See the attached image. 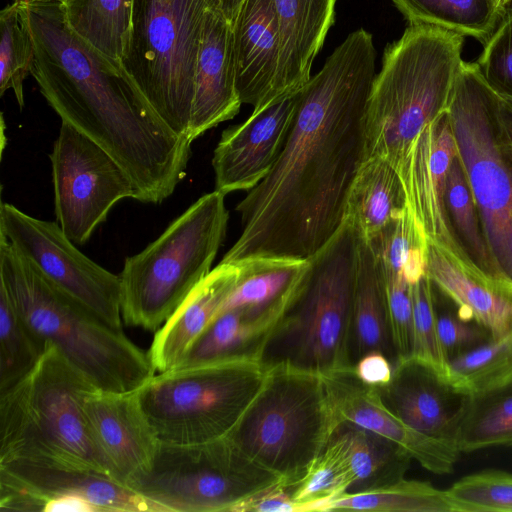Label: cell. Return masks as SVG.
Masks as SVG:
<instances>
[{"instance_id": "cell-1", "label": "cell", "mask_w": 512, "mask_h": 512, "mask_svg": "<svg viewBox=\"0 0 512 512\" xmlns=\"http://www.w3.org/2000/svg\"><path fill=\"white\" fill-rule=\"evenodd\" d=\"M372 35L350 33L298 91L294 119L267 176L238 203L242 230L222 263L309 259L345 218L366 159L365 117L376 76Z\"/></svg>"}, {"instance_id": "cell-2", "label": "cell", "mask_w": 512, "mask_h": 512, "mask_svg": "<svg viewBox=\"0 0 512 512\" xmlns=\"http://www.w3.org/2000/svg\"><path fill=\"white\" fill-rule=\"evenodd\" d=\"M34 42L31 74L51 108L108 152L136 200L159 204L186 175L191 141L174 132L125 72L79 36L58 0H19Z\"/></svg>"}, {"instance_id": "cell-3", "label": "cell", "mask_w": 512, "mask_h": 512, "mask_svg": "<svg viewBox=\"0 0 512 512\" xmlns=\"http://www.w3.org/2000/svg\"><path fill=\"white\" fill-rule=\"evenodd\" d=\"M0 285L17 313L45 344L98 390L135 391L155 375L148 353L55 286L0 235Z\"/></svg>"}, {"instance_id": "cell-4", "label": "cell", "mask_w": 512, "mask_h": 512, "mask_svg": "<svg viewBox=\"0 0 512 512\" xmlns=\"http://www.w3.org/2000/svg\"><path fill=\"white\" fill-rule=\"evenodd\" d=\"M463 45L458 33L409 25L387 46L367 104L366 158H384L398 172L421 131L447 110Z\"/></svg>"}, {"instance_id": "cell-5", "label": "cell", "mask_w": 512, "mask_h": 512, "mask_svg": "<svg viewBox=\"0 0 512 512\" xmlns=\"http://www.w3.org/2000/svg\"><path fill=\"white\" fill-rule=\"evenodd\" d=\"M359 235L344 219L309 258L310 267L257 355L266 369L321 376L351 369L348 349L358 264Z\"/></svg>"}, {"instance_id": "cell-6", "label": "cell", "mask_w": 512, "mask_h": 512, "mask_svg": "<svg viewBox=\"0 0 512 512\" xmlns=\"http://www.w3.org/2000/svg\"><path fill=\"white\" fill-rule=\"evenodd\" d=\"M95 390L47 343L35 367L0 393V463L24 460L111 477L83 410L85 396Z\"/></svg>"}, {"instance_id": "cell-7", "label": "cell", "mask_w": 512, "mask_h": 512, "mask_svg": "<svg viewBox=\"0 0 512 512\" xmlns=\"http://www.w3.org/2000/svg\"><path fill=\"white\" fill-rule=\"evenodd\" d=\"M225 194H204L141 252L126 258L120 276L126 325L157 331L211 272L225 238Z\"/></svg>"}, {"instance_id": "cell-8", "label": "cell", "mask_w": 512, "mask_h": 512, "mask_svg": "<svg viewBox=\"0 0 512 512\" xmlns=\"http://www.w3.org/2000/svg\"><path fill=\"white\" fill-rule=\"evenodd\" d=\"M338 424L321 375L271 369L227 437L292 489L324 452Z\"/></svg>"}, {"instance_id": "cell-9", "label": "cell", "mask_w": 512, "mask_h": 512, "mask_svg": "<svg viewBox=\"0 0 512 512\" xmlns=\"http://www.w3.org/2000/svg\"><path fill=\"white\" fill-rule=\"evenodd\" d=\"M267 370L252 358L174 367L138 388L159 441L202 443L227 436L258 391Z\"/></svg>"}, {"instance_id": "cell-10", "label": "cell", "mask_w": 512, "mask_h": 512, "mask_svg": "<svg viewBox=\"0 0 512 512\" xmlns=\"http://www.w3.org/2000/svg\"><path fill=\"white\" fill-rule=\"evenodd\" d=\"M205 10L202 0H134L120 62L160 118L189 141Z\"/></svg>"}, {"instance_id": "cell-11", "label": "cell", "mask_w": 512, "mask_h": 512, "mask_svg": "<svg viewBox=\"0 0 512 512\" xmlns=\"http://www.w3.org/2000/svg\"><path fill=\"white\" fill-rule=\"evenodd\" d=\"M497 102L476 62L463 61L447 112L485 240L512 281V153L498 126Z\"/></svg>"}, {"instance_id": "cell-12", "label": "cell", "mask_w": 512, "mask_h": 512, "mask_svg": "<svg viewBox=\"0 0 512 512\" xmlns=\"http://www.w3.org/2000/svg\"><path fill=\"white\" fill-rule=\"evenodd\" d=\"M282 483L227 436L192 444L159 441L150 465L126 486L160 512H234L243 501Z\"/></svg>"}, {"instance_id": "cell-13", "label": "cell", "mask_w": 512, "mask_h": 512, "mask_svg": "<svg viewBox=\"0 0 512 512\" xmlns=\"http://www.w3.org/2000/svg\"><path fill=\"white\" fill-rule=\"evenodd\" d=\"M58 225L75 244H84L135 186L118 162L83 133L62 122L50 154Z\"/></svg>"}, {"instance_id": "cell-14", "label": "cell", "mask_w": 512, "mask_h": 512, "mask_svg": "<svg viewBox=\"0 0 512 512\" xmlns=\"http://www.w3.org/2000/svg\"><path fill=\"white\" fill-rule=\"evenodd\" d=\"M0 235L61 291L110 326L122 329L120 276L80 252L58 223L2 202Z\"/></svg>"}, {"instance_id": "cell-15", "label": "cell", "mask_w": 512, "mask_h": 512, "mask_svg": "<svg viewBox=\"0 0 512 512\" xmlns=\"http://www.w3.org/2000/svg\"><path fill=\"white\" fill-rule=\"evenodd\" d=\"M71 496L99 512H160L106 474L24 460L0 463V511L47 512L53 501Z\"/></svg>"}, {"instance_id": "cell-16", "label": "cell", "mask_w": 512, "mask_h": 512, "mask_svg": "<svg viewBox=\"0 0 512 512\" xmlns=\"http://www.w3.org/2000/svg\"><path fill=\"white\" fill-rule=\"evenodd\" d=\"M456 155L446 110L421 131L398 174L407 207L426 240L440 246L459 264L478 270L459 244L446 209V178Z\"/></svg>"}, {"instance_id": "cell-17", "label": "cell", "mask_w": 512, "mask_h": 512, "mask_svg": "<svg viewBox=\"0 0 512 512\" xmlns=\"http://www.w3.org/2000/svg\"><path fill=\"white\" fill-rule=\"evenodd\" d=\"M298 91L253 111L243 123L225 129L214 150L215 190L250 191L270 172L288 137Z\"/></svg>"}, {"instance_id": "cell-18", "label": "cell", "mask_w": 512, "mask_h": 512, "mask_svg": "<svg viewBox=\"0 0 512 512\" xmlns=\"http://www.w3.org/2000/svg\"><path fill=\"white\" fill-rule=\"evenodd\" d=\"M375 389L383 405L406 425L455 444L469 394L441 369L413 355L402 358L393 364L390 381Z\"/></svg>"}, {"instance_id": "cell-19", "label": "cell", "mask_w": 512, "mask_h": 512, "mask_svg": "<svg viewBox=\"0 0 512 512\" xmlns=\"http://www.w3.org/2000/svg\"><path fill=\"white\" fill-rule=\"evenodd\" d=\"M322 377L339 423L354 424L395 442L432 473H452L461 454L454 443L406 425L383 405L376 389L362 383L352 369Z\"/></svg>"}, {"instance_id": "cell-20", "label": "cell", "mask_w": 512, "mask_h": 512, "mask_svg": "<svg viewBox=\"0 0 512 512\" xmlns=\"http://www.w3.org/2000/svg\"><path fill=\"white\" fill-rule=\"evenodd\" d=\"M83 410L111 477L126 486L133 476L150 465L159 444L137 391L95 390L85 396Z\"/></svg>"}, {"instance_id": "cell-21", "label": "cell", "mask_w": 512, "mask_h": 512, "mask_svg": "<svg viewBox=\"0 0 512 512\" xmlns=\"http://www.w3.org/2000/svg\"><path fill=\"white\" fill-rule=\"evenodd\" d=\"M236 88L232 25L205 10L197 57L190 139L234 118L241 107Z\"/></svg>"}, {"instance_id": "cell-22", "label": "cell", "mask_w": 512, "mask_h": 512, "mask_svg": "<svg viewBox=\"0 0 512 512\" xmlns=\"http://www.w3.org/2000/svg\"><path fill=\"white\" fill-rule=\"evenodd\" d=\"M232 34L237 92L256 111L276 100L280 37L274 0H245Z\"/></svg>"}, {"instance_id": "cell-23", "label": "cell", "mask_w": 512, "mask_h": 512, "mask_svg": "<svg viewBox=\"0 0 512 512\" xmlns=\"http://www.w3.org/2000/svg\"><path fill=\"white\" fill-rule=\"evenodd\" d=\"M426 263L432 284L455 304L462 317L482 324L493 339L512 334V281L461 265L429 241Z\"/></svg>"}, {"instance_id": "cell-24", "label": "cell", "mask_w": 512, "mask_h": 512, "mask_svg": "<svg viewBox=\"0 0 512 512\" xmlns=\"http://www.w3.org/2000/svg\"><path fill=\"white\" fill-rule=\"evenodd\" d=\"M336 0H274L279 25L280 60L276 100L299 91L334 22Z\"/></svg>"}, {"instance_id": "cell-25", "label": "cell", "mask_w": 512, "mask_h": 512, "mask_svg": "<svg viewBox=\"0 0 512 512\" xmlns=\"http://www.w3.org/2000/svg\"><path fill=\"white\" fill-rule=\"evenodd\" d=\"M237 264L220 262L156 331L147 351L156 371L174 368L235 288Z\"/></svg>"}, {"instance_id": "cell-26", "label": "cell", "mask_w": 512, "mask_h": 512, "mask_svg": "<svg viewBox=\"0 0 512 512\" xmlns=\"http://www.w3.org/2000/svg\"><path fill=\"white\" fill-rule=\"evenodd\" d=\"M346 471L347 493L380 489L405 478L413 460L395 442L351 423L341 422L325 448Z\"/></svg>"}, {"instance_id": "cell-27", "label": "cell", "mask_w": 512, "mask_h": 512, "mask_svg": "<svg viewBox=\"0 0 512 512\" xmlns=\"http://www.w3.org/2000/svg\"><path fill=\"white\" fill-rule=\"evenodd\" d=\"M235 264L240 267L238 282L216 315L243 309L257 317H280L303 282L310 260L259 257Z\"/></svg>"}, {"instance_id": "cell-28", "label": "cell", "mask_w": 512, "mask_h": 512, "mask_svg": "<svg viewBox=\"0 0 512 512\" xmlns=\"http://www.w3.org/2000/svg\"><path fill=\"white\" fill-rule=\"evenodd\" d=\"M372 351L385 354L392 364L398 359L390 332L382 271L370 244L359 236L348 349L350 368L353 369L363 355Z\"/></svg>"}, {"instance_id": "cell-29", "label": "cell", "mask_w": 512, "mask_h": 512, "mask_svg": "<svg viewBox=\"0 0 512 512\" xmlns=\"http://www.w3.org/2000/svg\"><path fill=\"white\" fill-rule=\"evenodd\" d=\"M406 209L396 168L384 158H366L350 188L344 219L361 238L371 241Z\"/></svg>"}, {"instance_id": "cell-30", "label": "cell", "mask_w": 512, "mask_h": 512, "mask_svg": "<svg viewBox=\"0 0 512 512\" xmlns=\"http://www.w3.org/2000/svg\"><path fill=\"white\" fill-rule=\"evenodd\" d=\"M278 318L253 316L243 309L224 311L208 323L175 367L234 358L257 360L262 342Z\"/></svg>"}, {"instance_id": "cell-31", "label": "cell", "mask_w": 512, "mask_h": 512, "mask_svg": "<svg viewBox=\"0 0 512 512\" xmlns=\"http://www.w3.org/2000/svg\"><path fill=\"white\" fill-rule=\"evenodd\" d=\"M455 445L461 453L512 447V380L469 394Z\"/></svg>"}, {"instance_id": "cell-32", "label": "cell", "mask_w": 512, "mask_h": 512, "mask_svg": "<svg viewBox=\"0 0 512 512\" xmlns=\"http://www.w3.org/2000/svg\"><path fill=\"white\" fill-rule=\"evenodd\" d=\"M409 25H432L472 37L482 45L505 10L497 0H392Z\"/></svg>"}, {"instance_id": "cell-33", "label": "cell", "mask_w": 512, "mask_h": 512, "mask_svg": "<svg viewBox=\"0 0 512 512\" xmlns=\"http://www.w3.org/2000/svg\"><path fill=\"white\" fill-rule=\"evenodd\" d=\"M70 27L109 59L120 63L131 29L134 0H65Z\"/></svg>"}, {"instance_id": "cell-34", "label": "cell", "mask_w": 512, "mask_h": 512, "mask_svg": "<svg viewBox=\"0 0 512 512\" xmlns=\"http://www.w3.org/2000/svg\"><path fill=\"white\" fill-rule=\"evenodd\" d=\"M458 512L447 490L431 483L406 480L360 493H346L326 501L321 511Z\"/></svg>"}, {"instance_id": "cell-35", "label": "cell", "mask_w": 512, "mask_h": 512, "mask_svg": "<svg viewBox=\"0 0 512 512\" xmlns=\"http://www.w3.org/2000/svg\"><path fill=\"white\" fill-rule=\"evenodd\" d=\"M445 203L456 238L475 267L494 279L509 280L497 266L485 240L478 209L458 152L447 174Z\"/></svg>"}, {"instance_id": "cell-36", "label": "cell", "mask_w": 512, "mask_h": 512, "mask_svg": "<svg viewBox=\"0 0 512 512\" xmlns=\"http://www.w3.org/2000/svg\"><path fill=\"white\" fill-rule=\"evenodd\" d=\"M46 345L23 321L0 285V393L35 367Z\"/></svg>"}, {"instance_id": "cell-37", "label": "cell", "mask_w": 512, "mask_h": 512, "mask_svg": "<svg viewBox=\"0 0 512 512\" xmlns=\"http://www.w3.org/2000/svg\"><path fill=\"white\" fill-rule=\"evenodd\" d=\"M446 376L468 394L512 380V334L492 339L453 359L447 364Z\"/></svg>"}, {"instance_id": "cell-38", "label": "cell", "mask_w": 512, "mask_h": 512, "mask_svg": "<svg viewBox=\"0 0 512 512\" xmlns=\"http://www.w3.org/2000/svg\"><path fill=\"white\" fill-rule=\"evenodd\" d=\"M34 42L19 0L0 12V95L11 89L24 107V81L31 74Z\"/></svg>"}, {"instance_id": "cell-39", "label": "cell", "mask_w": 512, "mask_h": 512, "mask_svg": "<svg viewBox=\"0 0 512 512\" xmlns=\"http://www.w3.org/2000/svg\"><path fill=\"white\" fill-rule=\"evenodd\" d=\"M448 495L458 512H512V474L489 469L456 481Z\"/></svg>"}, {"instance_id": "cell-40", "label": "cell", "mask_w": 512, "mask_h": 512, "mask_svg": "<svg viewBox=\"0 0 512 512\" xmlns=\"http://www.w3.org/2000/svg\"><path fill=\"white\" fill-rule=\"evenodd\" d=\"M350 481L337 459L324 452L315 460L304 477L291 489L299 512L321 511L323 504L346 494Z\"/></svg>"}, {"instance_id": "cell-41", "label": "cell", "mask_w": 512, "mask_h": 512, "mask_svg": "<svg viewBox=\"0 0 512 512\" xmlns=\"http://www.w3.org/2000/svg\"><path fill=\"white\" fill-rule=\"evenodd\" d=\"M476 64L491 90L512 104V7L505 9Z\"/></svg>"}, {"instance_id": "cell-42", "label": "cell", "mask_w": 512, "mask_h": 512, "mask_svg": "<svg viewBox=\"0 0 512 512\" xmlns=\"http://www.w3.org/2000/svg\"><path fill=\"white\" fill-rule=\"evenodd\" d=\"M413 310V356L428 361L446 374L436 323L434 286L426 274L411 286Z\"/></svg>"}, {"instance_id": "cell-43", "label": "cell", "mask_w": 512, "mask_h": 512, "mask_svg": "<svg viewBox=\"0 0 512 512\" xmlns=\"http://www.w3.org/2000/svg\"><path fill=\"white\" fill-rule=\"evenodd\" d=\"M381 271L385 285L390 332L398 361L413 355L412 285L402 275L382 269Z\"/></svg>"}, {"instance_id": "cell-44", "label": "cell", "mask_w": 512, "mask_h": 512, "mask_svg": "<svg viewBox=\"0 0 512 512\" xmlns=\"http://www.w3.org/2000/svg\"><path fill=\"white\" fill-rule=\"evenodd\" d=\"M435 307L438 340L446 364L493 339L486 327L462 317L457 308L440 310L436 302Z\"/></svg>"}, {"instance_id": "cell-45", "label": "cell", "mask_w": 512, "mask_h": 512, "mask_svg": "<svg viewBox=\"0 0 512 512\" xmlns=\"http://www.w3.org/2000/svg\"><path fill=\"white\" fill-rule=\"evenodd\" d=\"M234 512H299L291 489L278 483L243 501Z\"/></svg>"}, {"instance_id": "cell-46", "label": "cell", "mask_w": 512, "mask_h": 512, "mask_svg": "<svg viewBox=\"0 0 512 512\" xmlns=\"http://www.w3.org/2000/svg\"><path fill=\"white\" fill-rule=\"evenodd\" d=\"M352 370L362 383L378 388L390 381L393 364L385 354L372 351L363 355Z\"/></svg>"}, {"instance_id": "cell-47", "label": "cell", "mask_w": 512, "mask_h": 512, "mask_svg": "<svg viewBox=\"0 0 512 512\" xmlns=\"http://www.w3.org/2000/svg\"><path fill=\"white\" fill-rule=\"evenodd\" d=\"M496 117L501 134L512 153V104L498 97Z\"/></svg>"}, {"instance_id": "cell-48", "label": "cell", "mask_w": 512, "mask_h": 512, "mask_svg": "<svg viewBox=\"0 0 512 512\" xmlns=\"http://www.w3.org/2000/svg\"><path fill=\"white\" fill-rule=\"evenodd\" d=\"M213 12L222 15L231 25L234 23L245 0H202Z\"/></svg>"}, {"instance_id": "cell-49", "label": "cell", "mask_w": 512, "mask_h": 512, "mask_svg": "<svg viewBox=\"0 0 512 512\" xmlns=\"http://www.w3.org/2000/svg\"><path fill=\"white\" fill-rule=\"evenodd\" d=\"M512 0H497L499 6L501 7V9L505 10L509 4L511 3Z\"/></svg>"}, {"instance_id": "cell-50", "label": "cell", "mask_w": 512, "mask_h": 512, "mask_svg": "<svg viewBox=\"0 0 512 512\" xmlns=\"http://www.w3.org/2000/svg\"><path fill=\"white\" fill-rule=\"evenodd\" d=\"M58 1H61V2H63V1H65V0H58Z\"/></svg>"}]
</instances>
